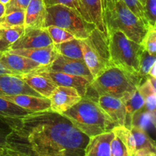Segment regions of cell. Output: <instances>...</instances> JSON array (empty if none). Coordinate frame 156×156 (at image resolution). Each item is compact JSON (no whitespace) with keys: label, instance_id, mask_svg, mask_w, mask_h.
<instances>
[{"label":"cell","instance_id":"6da1fadb","mask_svg":"<svg viewBox=\"0 0 156 156\" xmlns=\"http://www.w3.org/2000/svg\"><path fill=\"white\" fill-rule=\"evenodd\" d=\"M9 123L8 149L18 156H85L89 137L62 114L34 112Z\"/></svg>","mask_w":156,"mask_h":156},{"label":"cell","instance_id":"7a4b0ae2","mask_svg":"<svg viewBox=\"0 0 156 156\" xmlns=\"http://www.w3.org/2000/svg\"><path fill=\"white\" fill-rule=\"evenodd\" d=\"M107 33L121 31L129 39L141 44L149 24L135 15L122 0H101Z\"/></svg>","mask_w":156,"mask_h":156},{"label":"cell","instance_id":"3957f363","mask_svg":"<svg viewBox=\"0 0 156 156\" xmlns=\"http://www.w3.org/2000/svg\"><path fill=\"white\" fill-rule=\"evenodd\" d=\"M62 114L89 138L111 131L115 126L97 101L87 95Z\"/></svg>","mask_w":156,"mask_h":156},{"label":"cell","instance_id":"277c9868","mask_svg":"<svg viewBox=\"0 0 156 156\" xmlns=\"http://www.w3.org/2000/svg\"><path fill=\"white\" fill-rule=\"evenodd\" d=\"M143 78L112 66L94 79L90 85V91L97 97L111 96L122 99L137 89Z\"/></svg>","mask_w":156,"mask_h":156},{"label":"cell","instance_id":"5b68a950","mask_svg":"<svg viewBox=\"0 0 156 156\" xmlns=\"http://www.w3.org/2000/svg\"><path fill=\"white\" fill-rule=\"evenodd\" d=\"M110 59L112 66L139 76L140 60L143 47L129 39L121 31L108 34Z\"/></svg>","mask_w":156,"mask_h":156},{"label":"cell","instance_id":"8992f818","mask_svg":"<svg viewBox=\"0 0 156 156\" xmlns=\"http://www.w3.org/2000/svg\"><path fill=\"white\" fill-rule=\"evenodd\" d=\"M79 44L84 62L94 79L112 66L108 35L94 27L88 37L79 40Z\"/></svg>","mask_w":156,"mask_h":156},{"label":"cell","instance_id":"52a82bcc","mask_svg":"<svg viewBox=\"0 0 156 156\" xmlns=\"http://www.w3.org/2000/svg\"><path fill=\"white\" fill-rule=\"evenodd\" d=\"M56 26L71 33L76 39H85L95 27L87 22L76 9L62 5L46 7L44 27Z\"/></svg>","mask_w":156,"mask_h":156},{"label":"cell","instance_id":"ba28073f","mask_svg":"<svg viewBox=\"0 0 156 156\" xmlns=\"http://www.w3.org/2000/svg\"><path fill=\"white\" fill-rule=\"evenodd\" d=\"M45 68L53 71L81 76L88 79L90 82L94 80L92 75L90 73L84 60L72 59L58 53L52 63L45 66Z\"/></svg>","mask_w":156,"mask_h":156},{"label":"cell","instance_id":"9c48e42d","mask_svg":"<svg viewBox=\"0 0 156 156\" xmlns=\"http://www.w3.org/2000/svg\"><path fill=\"white\" fill-rule=\"evenodd\" d=\"M53 41L46 27H25L24 32L9 50L40 48L52 45Z\"/></svg>","mask_w":156,"mask_h":156},{"label":"cell","instance_id":"30bf717a","mask_svg":"<svg viewBox=\"0 0 156 156\" xmlns=\"http://www.w3.org/2000/svg\"><path fill=\"white\" fill-rule=\"evenodd\" d=\"M82 98L76 88L56 86L49 97L50 110L59 114H62L76 105Z\"/></svg>","mask_w":156,"mask_h":156},{"label":"cell","instance_id":"8fae6325","mask_svg":"<svg viewBox=\"0 0 156 156\" xmlns=\"http://www.w3.org/2000/svg\"><path fill=\"white\" fill-rule=\"evenodd\" d=\"M0 63L14 75L20 76L36 71L44 67L41 64L20 55L3 52L0 57Z\"/></svg>","mask_w":156,"mask_h":156},{"label":"cell","instance_id":"7c38bea8","mask_svg":"<svg viewBox=\"0 0 156 156\" xmlns=\"http://www.w3.org/2000/svg\"><path fill=\"white\" fill-rule=\"evenodd\" d=\"M57 86L72 87L76 88L82 97L85 95L91 82L83 77L66 74L60 72L47 69L45 66L41 69Z\"/></svg>","mask_w":156,"mask_h":156},{"label":"cell","instance_id":"4fadbf2b","mask_svg":"<svg viewBox=\"0 0 156 156\" xmlns=\"http://www.w3.org/2000/svg\"><path fill=\"white\" fill-rule=\"evenodd\" d=\"M97 103L116 126H126V113L122 101L111 96L101 95Z\"/></svg>","mask_w":156,"mask_h":156},{"label":"cell","instance_id":"5bb4252c","mask_svg":"<svg viewBox=\"0 0 156 156\" xmlns=\"http://www.w3.org/2000/svg\"><path fill=\"white\" fill-rule=\"evenodd\" d=\"M79 3L82 18L89 24H94L102 33L108 35L104 22L101 0H79Z\"/></svg>","mask_w":156,"mask_h":156},{"label":"cell","instance_id":"9a60e30c","mask_svg":"<svg viewBox=\"0 0 156 156\" xmlns=\"http://www.w3.org/2000/svg\"><path fill=\"white\" fill-rule=\"evenodd\" d=\"M20 94H30L37 97L41 96L30 88L20 76L0 74V97Z\"/></svg>","mask_w":156,"mask_h":156},{"label":"cell","instance_id":"2e32d148","mask_svg":"<svg viewBox=\"0 0 156 156\" xmlns=\"http://www.w3.org/2000/svg\"><path fill=\"white\" fill-rule=\"evenodd\" d=\"M24 82L41 96L48 98L57 85L40 69L20 75Z\"/></svg>","mask_w":156,"mask_h":156},{"label":"cell","instance_id":"e0dca14e","mask_svg":"<svg viewBox=\"0 0 156 156\" xmlns=\"http://www.w3.org/2000/svg\"><path fill=\"white\" fill-rule=\"evenodd\" d=\"M2 98L33 113L50 110V101L48 98L24 94L2 96Z\"/></svg>","mask_w":156,"mask_h":156},{"label":"cell","instance_id":"ac0fdd59","mask_svg":"<svg viewBox=\"0 0 156 156\" xmlns=\"http://www.w3.org/2000/svg\"><path fill=\"white\" fill-rule=\"evenodd\" d=\"M6 51L13 54L20 55L29 58L41 64L44 66L50 65L57 54V52L53 44L48 47H40V48L15 49V50H8Z\"/></svg>","mask_w":156,"mask_h":156},{"label":"cell","instance_id":"d6986e66","mask_svg":"<svg viewBox=\"0 0 156 156\" xmlns=\"http://www.w3.org/2000/svg\"><path fill=\"white\" fill-rule=\"evenodd\" d=\"M114 136V133L108 131L89 138L85 156H111V142Z\"/></svg>","mask_w":156,"mask_h":156},{"label":"cell","instance_id":"ffe728a7","mask_svg":"<svg viewBox=\"0 0 156 156\" xmlns=\"http://www.w3.org/2000/svg\"><path fill=\"white\" fill-rule=\"evenodd\" d=\"M46 6L43 0H30L25 10V27H44Z\"/></svg>","mask_w":156,"mask_h":156},{"label":"cell","instance_id":"44dd1931","mask_svg":"<svg viewBox=\"0 0 156 156\" xmlns=\"http://www.w3.org/2000/svg\"><path fill=\"white\" fill-rule=\"evenodd\" d=\"M155 113L148 111L145 106L142 109L136 111L130 117L129 126H136L143 130L147 131L155 129Z\"/></svg>","mask_w":156,"mask_h":156},{"label":"cell","instance_id":"7402d4cb","mask_svg":"<svg viewBox=\"0 0 156 156\" xmlns=\"http://www.w3.org/2000/svg\"><path fill=\"white\" fill-rule=\"evenodd\" d=\"M24 25L0 27V52H5L9 50L24 34Z\"/></svg>","mask_w":156,"mask_h":156},{"label":"cell","instance_id":"603a6c76","mask_svg":"<svg viewBox=\"0 0 156 156\" xmlns=\"http://www.w3.org/2000/svg\"><path fill=\"white\" fill-rule=\"evenodd\" d=\"M123 103L126 113V127H129L130 117L133 114L145 106V102L138 89L120 99Z\"/></svg>","mask_w":156,"mask_h":156},{"label":"cell","instance_id":"cb8c5ba5","mask_svg":"<svg viewBox=\"0 0 156 156\" xmlns=\"http://www.w3.org/2000/svg\"><path fill=\"white\" fill-rule=\"evenodd\" d=\"M145 79L144 82L140 83L137 89L144 100L145 108L151 112L155 113L156 87L151 83L147 76Z\"/></svg>","mask_w":156,"mask_h":156},{"label":"cell","instance_id":"d4e9b609","mask_svg":"<svg viewBox=\"0 0 156 156\" xmlns=\"http://www.w3.org/2000/svg\"><path fill=\"white\" fill-rule=\"evenodd\" d=\"M56 52L59 54L72 59L83 60L79 39H74L59 44H53Z\"/></svg>","mask_w":156,"mask_h":156},{"label":"cell","instance_id":"484cf974","mask_svg":"<svg viewBox=\"0 0 156 156\" xmlns=\"http://www.w3.org/2000/svg\"><path fill=\"white\" fill-rule=\"evenodd\" d=\"M31 111H27L15 104L0 97V116L6 118H19L31 114Z\"/></svg>","mask_w":156,"mask_h":156},{"label":"cell","instance_id":"4316f807","mask_svg":"<svg viewBox=\"0 0 156 156\" xmlns=\"http://www.w3.org/2000/svg\"><path fill=\"white\" fill-rule=\"evenodd\" d=\"M129 128L133 135L136 142V151L141 149H148L156 151L155 143L146 131L136 126H130Z\"/></svg>","mask_w":156,"mask_h":156},{"label":"cell","instance_id":"83f0119b","mask_svg":"<svg viewBox=\"0 0 156 156\" xmlns=\"http://www.w3.org/2000/svg\"><path fill=\"white\" fill-rule=\"evenodd\" d=\"M114 136L118 137L127 148L132 155L136 152V142L130 129L126 126H116L111 129Z\"/></svg>","mask_w":156,"mask_h":156},{"label":"cell","instance_id":"f1b7e54d","mask_svg":"<svg viewBox=\"0 0 156 156\" xmlns=\"http://www.w3.org/2000/svg\"><path fill=\"white\" fill-rule=\"evenodd\" d=\"M24 20H25V11H15L9 14H5L0 19V27L24 25Z\"/></svg>","mask_w":156,"mask_h":156},{"label":"cell","instance_id":"f546056e","mask_svg":"<svg viewBox=\"0 0 156 156\" xmlns=\"http://www.w3.org/2000/svg\"><path fill=\"white\" fill-rule=\"evenodd\" d=\"M50 34L53 44H59L74 39L75 37L71 33L64 29L56 26H49L46 27Z\"/></svg>","mask_w":156,"mask_h":156},{"label":"cell","instance_id":"4dcf8cb0","mask_svg":"<svg viewBox=\"0 0 156 156\" xmlns=\"http://www.w3.org/2000/svg\"><path fill=\"white\" fill-rule=\"evenodd\" d=\"M146 51L151 55L156 53V27L149 25L146 34L140 44Z\"/></svg>","mask_w":156,"mask_h":156},{"label":"cell","instance_id":"1f68e13d","mask_svg":"<svg viewBox=\"0 0 156 156\" xmlns=\"http://www.w3.org/2000/svg\"><path fill=\"white\" fill-rule=\"evenodd\" d=\"M155 62H156L155 55H151L147 51L143 50L140 56L139 76L142 78L146 77L149 73V69Z\"/></svg>","mask_w":156,"mask_h":156},{"label":"cell","instance_id":"d6a6232c","mask_svg":"<svg viewBox=\"0 0 156 156\" xmlns=\"http://www.w3.org/2000/svg\"><path fill=\"white\" fill-rule=\"evenodd\" d=\"M144 16L149 25L155 26L156 23V0H146L144 5Z\"/></svg>","mask_w":156,"mask_h":156},{"label":"cell","instance_id":"836d02e7","mask_svg":"<svg viewBox=\"0 0 156 156\" xmlns=\"http://www.w3.org/2000/svg\"><path fill=\"white\" fill-rule=\"evenodd\" d=\"M111 156H133L124 143L114 136L111 142Z\"/></svg>","mask_w":156,"mask_h":156},{"label":"cell","instance_id":"e575fe53","mask_svg":"<svg viewBox=\"0 0 156 156\" xmlns=\"http://www.w3.org/2000/svg\"><path fill=\"white\" fill-rule=\"evenodd\" d=\"M10 118L0 116V147L7 148V139L12 132V127L9 123Z\"/></svg>","mask_w":156,"mask_h":156},{"label":"cell","instance_id":"d590c367","mask_svg":"<svg viewBox=\"0 0 156 156\" xmlns=\"http://www.w3.org/2000/svg\"><path fill=\"white\" fill-rule=\"evenodd\" d=\"M117 1V0H114ZM126 3V5L129 7V9L135 14L136 16H138L140 19L146 22L144 16V9H143V5L140 2V0H122ZM147 23V22H146ZM148 24V23H147Z\"/></svg>","mask_w":156,"mask_h":156},{"label":"cell","instance_id":"8d00e7d4","mask_svg":"<svg viewBox=\"0 0 156 156\" xmlns=\"http://www.w3.org/2000/svg\"><path fill=\"white\" fill-rule=\"evenodd\" d=\"M43 1L46 7L56 5H62L71 9H76L80 13L79 0H43Z\"/></svg>","mask_w":156,"mask_h":156},{"label":"cell","instance_id":"74e56055","mask_svg":"<svg viewBox=\"0 0 156 156\" xmlns=\"http://www.w3.org/2000/svg\"><path fill=\"white\" fill-rule=\"evenodd\" d=\"M30 2V0H10V2L5 5V14L18 10L25 11Z\"/></svg>","mask_w":156,"mask_h":156},{"label":"cell","instance_id":"f35d334b","mask_svg":"<svg viewBox=\"0 0 156 156\" xmlns=\"http://www.w3.org/2000/svg\"><path fill=\"white\" fill-rule=\"evenodd\" d=\"M133 156H156V154L155 151L148 149H141L136 151Z\"/></svg>","mask_w":156,"mask_h":156},{"label":"cell","instance_id":"ab89813d","mask_svg":"<svg viewBox=\"0 0 156 156\" xmlns=\"http://www.w3.org/2000/svg\"><path fill=\"white\" fill-rule=\"evenodd\" d=\"M0 156H18L11 149H7V148L0 147Z\"/></svg>","mask_w":156,"mask_h":156},{"label":"cell","instance_id":"60d3db41","mask_svg":"<svg viewBox=\"0 0 156 156\" xmlns=\"http://www.w3.org/2000/svg\"><path fill=\"white\" fill-rule=\"evenodd\" d=\"M147 76H151V77L152 78H156V62H155V63L152 65V66L151 67Z\"/></svg>","mask_w":156,"mask_h":156},{"label":"cell","instance_id":"b9f144b4","mask_svg":"<svg viewBox=\"0 0 156 156\" xmlns=\"http://www.w3.org/2000/svg\"><path fill=\"white\" fill-rule=\"evenodd\" d=\"M3 52H0V57H1L2 54ZM0 74H9V75H14L13 73H11L10 71H9L8 69H6L5 68L4 66H3L2 65L1 63H0ZM15 76H17V75H15Z\"/></svg>","mask_w":156,"mask_h":156},{"label":"cell","instance_id":"7bdbcfd3","mask_svg":"<svg viewBox=\"0 0 156 156\" xmlns=\"http://www.w3.org/2000/svg\"><path fill=\"white\" fill-rule=\"evenodd\" d=\"M5 14V6L0 2V19L4 16Z\"/></svg>","mask_w":156,"mask_h":156},{"label":"cell","instance_id":"ee69618b","mask_svg":"<svg viewBox=\"0 0 156 156\" xmlns=\"http://www.w3.org/2000/svg\"><path fill=\"white\" fill-rule=\"evenodd\" d=\"M9 2H10V0H0V2L2 3V4L5 5L6 4H8Z\"/></svg>","mask_w":156,"mask_h":156},{"label":"cell","instance_id":"f6af8a7d","mask_svg":"<svg viewBox=\"0 0 156 156\" xmlns=\"http://www.w3.org/2000/svg\"><path fill=\"white\" fill-rule=\"evenodd\" d=\"M140 2H141V4L143 5H143H144L145 2H146V0H140Z\"/></svg>","mask_w":156,"mask_h":156},{"label":"cell","instance_id":"bcb514c9","mask_svg":"<svg viewBox=\"0 0 156 156\" xmlns=\"http://www.w3.org/2000/svg\"></svg>","mask_w":156,"mask_h":156}]
</instances>
